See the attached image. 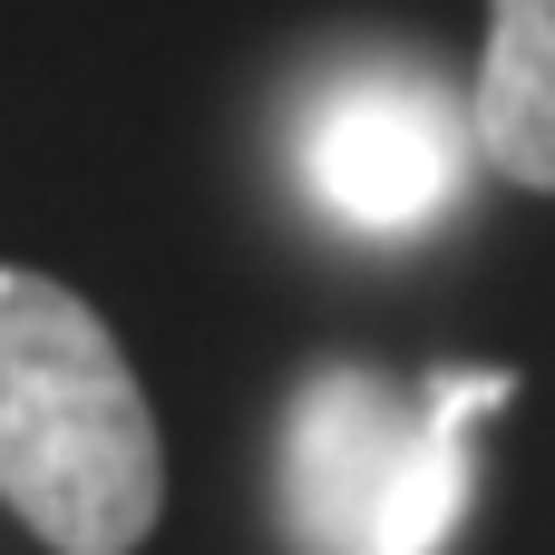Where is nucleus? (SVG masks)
Masks as SVG:
<instances>
[{"label": "nucleus", "instance_id": "1", "mask_svg": "<svg viewBox=\"0 0 555 555\" xmlns=\"http://www.w3.org/2000/svg\"><path fill=\"white\" fill-rule=\"evenodd\" d=\"M0 507L49 555H137L166 507V439L127 341L29 263H0Z\"/></svg>", "mask_w": 555, "mask_h": 555}, {"label": "nucleus", "instance_id": "2", "mask_svg": "<svg viewBox=\"0 0 555 555\" xmlns=\"http://www.w3.org/2000/svg\"><path fill=\"white\" fill-rule=\"evenodd\" d=\"M517 371H429L380 361L302 371L273 449L283 527L302 555H449L478 498V420H498Z\"/></svg>", "mask_w": 555, "mask_h": 555}, {"label": "nucleus", "instance_id": "3", "mask_svg": "<svg viewBox=\"0 0 555 555\" xmlns=\"http://www.w3.org/2000/svg\"><path fill=\"white\" fill-rule=\"evenodd\" d=\"M478 127L429 68H351L302 107V195L341 234H429L468 185Z\"/></svg>", "mask_w": 555, "mask_h": 555}, {"label": "nucleus", "instance_id": "4", "mask_svg": "<svg viewBox=\"0 0 555 555\" xmlns=\"http://www.w3.org/2000/svg\"><path fill=\"white\" fill-rule=\"evenodd\" d=\"M468 127H478L488 176L555 195V0H488Z\"/></svg>", "mask_w": 555, "mask_h": 555}]
</instances>
